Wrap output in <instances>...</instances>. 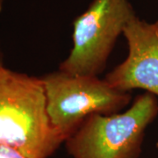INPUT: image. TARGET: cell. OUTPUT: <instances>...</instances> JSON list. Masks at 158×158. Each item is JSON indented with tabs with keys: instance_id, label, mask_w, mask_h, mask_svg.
I'll return each instance as SVG.
<instances>
[{
	"instance_id": "3957f363",
	"label": "cell",
	"mask_w": 158,
	"mask_h": 158,
	"mask_svg": "<svg viewBox=\"0 0 158 158\" xmlns=\"http://www.w3.org/2000/svg\"><path fill=\"white\" fill-rule=\"evenodd\" d=\"M40 78L48 117L65 141L89 116L118 113L131 101L130 92L116 90L98 77L70 75L58 69Z\"/></svg>"
},
{
	"instance_id": "5b68a950",
	"label": "cell",
	"mask_w": 158,
	"mask_h": 158,
	"mask_svg": "<svg viewBox=\"0 0 158 158\" xmlns=\"http://www.w3.org/2000/svg\"><path fill=\"white\" fill-rule=\"evenodd\" d=\"M123 35L127 56L104 79L119 91L141 89L158 97V21L149 24L135 15Z\"/></svg>"
},
{
	"instance_id": "52a82bcc",
	"label": "cell",
	"mask_w": 158,
	"mask_h": 158,
	"mask_svg": "<svg viewBox=\"0 0 158 158\" xmlns=\"http://www.w3.org/2000/svg\"><path fill=\"white\" fill-rule=\"evenodd\" d=\"M0 6H1V4H0ZM3 66H4V64H3V58H2V54H1V51H0V68L3 67Z\"/></svg>"
},
{
	"instance_id": "8992f818",
	"label": "cell",
	"mask_w": 158,
	"mask_h": 158,
	"mask_svg": "<svg viewBox=\"0 0 158 158\" xmlns=\"http://www.w3.org/2000/svg\"><path fill=\"white\" fill-rule=\"evenodd\" d=\"M0 158H27L23 154L11 148L0 146Z\"/></svg>"
},
{
	"instance_id": "6da1fadb",
	"label": "cell",
	"mask_w": 158,
	"mask_h": 158,
	"mask_svg": "<svg viewBox=\"0 0 158 158\" xmlns=\"http://www.w3.org/2000/svg\"><path fill=\"white\" fill-rule=\"evenodd\" d=\"M65 140L52 125L40 77L0 68V146L48 158Z\"/></svg>"
},
{
	"instance_id": "277c9868",
	"label": "cell",
	"mask_w": 158,
	"mask_h": 158,
	"mask_svg": "<svg viewBox=\"0 0 158 158\" xmlns=\"http://www.w3.org/2000/svg\"><path fill=\"white\" fill-rule=\"evenodd\" d=\"M135 15L128 0H93L73 23V47L59 70L98 77L116 40Z\"/></svg>"
},
{
	"instance_id": "7a4b0ae2",
	"label": "cell",
	"mask_w": 158,
	"mask_h": 158,
	"mask_svg": "<svg viewBox=\"0 0 158 158\" xmlns=\"http://www.w3.org/2000/svg\"><path fill=\"white\" fill-rule=\"evenodd\" d=\"M158 114L156 96H137L123 113L92 114L65 141L74 158H138L145 130Z\"/></svg>"
}]
</instances>
